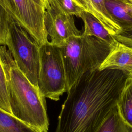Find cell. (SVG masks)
<instances>
[{
  "instance_id": "1",
  "label": "cell",
  "mask_w": 132,
  "mask_h": 132,
  "mask_svg": "<svg viewBox=\"0 0 132 132\" xmlns=\"http://www.w3.org/2000/svg\"><path fill=\"white\" fill-rule=\"evenodd\" d=\"M128 77L109 69L82 74L67 91L55 132H97L117 107Z\"/></svg>"
},
{
  "instance_id": "2",
  "label": "cell",
  "mask_w": 132,
  "mask_h": 132,
  "mask_svg": "<svg viewBox=\"0 0 132 132\" xmlns=\"http://www.w3.org/2000/svg\"><path fill=\"white\" fill-rule=\"evenodd\" d=\"M12 114L36 132H48L45 97L16 65L6 45L0 46Z\"/></svg>"
},
{
  "instance_id": "3",
  "label": "cell",
  "mask_w": 132,
  "mask_h": 132,
  "mask_svg": "<svg viewBox=\"0 0 132 132\" xmlns=\"http://www.w3.org/2000/svg\"><path fill=\"white\" fill-rule=\"evenodd\" d=\"M113 46L92 36L70 37L59 47L67 82V91L84 73L98 69Z\"/></svg>"
},
{
  "instance_id": "4",
  "label": "cell",
  "mask_w": 132,
  "mask_h": 132,
  "mask_svg": "<svg viewBox=\"0 0 132 132\" xmlns=\"http://www.w3.org/2000/svg\"><path fill=\"white\" fill-rule=\"evenodd\" d=\"M6 45L19 69L38 89L40 46L10 15Z\"/></svg>"
},
{
  "instance_id": "5",
  "label": "cell",
  "mask_w": 132,
  "mask_h": 132,
  "mask_svg": "<svg viewBox=\"0 0 132 132\" xmlns=\"http://www.w3.org/2000/svg\"><path fill=\"white\" fill-rule=\"evenodd\" d=\"M38 87L45 98L57 101L67 91L64 65L59 47L48 41L40 46Z\"/></svg>"
},
{
  "instance_id": "6",
  "label": "cell",
  "mask_w": 132,
  "mask_h": 132,
  "mask_svg": "<svg viewBox=\"0 0 132 132\" xmlns=\"http://www.w3.org/2000/svg\"><path fill=\"white\" fill-rule=\"evenodd\" d=\"M0 4L39 46L48 41L42 7L34 0H0Z\"/></svg>"
},
{
  "instance_id": "7",
  "label": "cell",
  "mask_w": 132,
  "mask_h": 132,
  "mask_svg": "<svg viewBox=\"0 0 132 132\" xmlns=\"http://www.w3.org/2000/svg\"><path fill=\"white\" fill-rule=\"evenodd\" d=\"M49 3L44 11V25L50 43L60 47L70 37L81 34L75 24L74 16L63 12L52 1L49 0Z\"/></svg>"
},
{
  "instance_id": "8",
  "label": "cell",
  "mask_w": 132,
  "mask_h": 132,
  "mask_svg": "<svg viewBox=\"0 0 132 132\" xmlns=\"http://www.w3.org/2000/svg\"><path fill=\"white\" fill-rule=\"evenodd\" d=\"M85 11L94 16L112 36L119 33L121 28L112 19L105 5V0H73Z\"/></svg>"
},
{
  "instance_id": "9",
  "label": "cell",
  "mask_w": 132,
  "mask_h": 132,
  "mask_svg": "<svg viewBox=\"0 0 132 132\" xmlns=\"http://www.w3.org/2000/svg\"><path fill=\"white\" fill-rule=\"evenodd\" d=\"M105 69L119 70L132 76V48L118 42L98 68Z\"/></svg>"
},
{
  "instance_id": "10",
  "label": "cell",
  "mask_w": 132,
  "mask_h": 132,
  "mask_svg": "<svg viewBox=\"0 0 132 132\" xmlns=\"http://www.w3.org/2000/svg\"><path fill=\"white\" fill-rule=\"evenodd\" d=\"M106 7L121 29L132 27V4L126 0H105Z\"/></svg>"
},
{
  "instance_id": "11",
  "label": "cell",
  "mask_w": 132,
  "mask_h": 132,
  "mask_svg": "<svg viewBox=\"0 0 132 132\" xmlns=\"http://www.w3.org/2000/svg\"><path fill=\"white\" fill-rule=\"evenodd\" d=\"M80 18L83 22V32L82 34L94 36L114 47L117 41L113 36L104 27L100 22L90 13L83 11Z\"/></svg>"
},
{
  "instance_id": "12",
  "label": "cell",
  "mask_w": 132,
  "mask_h": 132,
  "mask_svg": "<svg viewBox=\"0 0 132 132\" xmlns=\"http://www.w3.org/2000/svg\"><path fill=\"white\" fill-rule=\"evenodd\" d=\"M119 113L128 125L132 127V77H128L121 93L117 106Z\"/></svg>"
},
{
  "instance_id": "13",
  "label": "cell",
  "mask_w": 132,
  "mask_h": 132,
  "mask_svg": "<svg viewBox=\"0 0 132 132\" xmlns=\"http://www.w3.org/2000/svg\"><path fill=\"white\" fill-rule=\"evenodd\" d=\"M0 132H36L30 127L0 108Z\"/></svg>"
},
{
  "instance_id": "14",
  "label": "cell",
  "mask_w": 132,
  "mask_h": 132,
  "mask_svg": "<svg viewBox=\"0 0 132 132\" xmlns=\"http://www.w3.org/2000/svg\"><path fill=\"white\" fill-rule=\"evenodd\" d=\"M97 132H132V127L122 119L116 107L105 119Z\"/></svg>"
},
{
  "instance_id": "15",
  "label": "cell",
  "mask_w": 132,
  "mask_h": 132,
  "mask_svg": "<svg viewBox=\"0 0 132 132\" xmlns=\"http://www.w3.org/2000/svg\"><path fill=\"white\" fill-rule=\"evenodd\" d=\"M0 108L12 114L7 92L4 70L0 60Z\"/></svg>"
},
{
  "instance_id": "16",
  "label": "cell",
  "mask_w": 132,
  "mask_h": 132,
  "mask_svg": "<svg viewBox=\"0 0 132 132\" xmlns=\"http://www.w3.org/2000/svg\"><path fill=\"white\" fill-rule=\"evenodd\" d=\"M63 12L79 18L84 10L78 6L73 0H51Z\"/></svg>"
},
{
  "instance_id": "17",
  "label": "cell",
  "mask_w": 132,
  "mask_h": 132,
  "mask_svg": "<svg viewBox=\"0 0 132 132\" xmlns=\"http://www.w3.org/2000/svg\"><path fill=\"white\" fill-rule=\"evenodd\" d=\"M9 15L0 4V46L6 45Z\"/></svg>"
},
{
  "instance_id": "18",
  "label": "cell",
  "mask_w": 132,
  "mask_h": 132,
  "mask_svg": "<svg viewBox=\"0 0 132 132\" xmlns=\"http://www.w3.org/2000/svg\"><path fill=\"white\" fill-rule=\"evenodd\" d=\"M113 36L117 42L132 48V27L122 28Z\"/></svg>"
},
{
  "instance_id": "19",
  "label": "cell",
  "mask_w": 132,
  "mask_h": 132,
  "mask_svg": "<svg viewBox=\"0 0 132 132\" xmlns=\"http://www.w3.org/2000/svg\"><path fill=\"white\" fill-rule=\"evenodd\" d=\"M34 1L42 7L45 10L46 9L50 6L49 0H34Z\"/></svg>"
},
{
  "instance_id": "20",
  "label": "cell",
  "mask_w": 132,
  "mask_h": 132,
  "mask_svg": "<svg viewBox=\"0 0 132 132\" xmlns=\"http://www.w3.org/2000/svg\"><path fill=\"white\" fill-rule=\"evenodd\" d=\"M127 1H128V2H129L130 3H131L132 4V0H126Z\"/></svg>"
},
{
  "instance_id": "21",
  "label": "cell",
  "mask_w": 132,
  "mask_h": 132,
  "mask_svg": "<svg viewBox=\"0 0 132 132\" xmlns=\"http://www.w3.org/2000/svg\"><path fill=\"white\" fill-rule=\"evenodd\" d=\"M129 77H132V76H129Z\"/></svg>"
}]
</instances>
